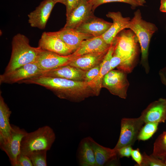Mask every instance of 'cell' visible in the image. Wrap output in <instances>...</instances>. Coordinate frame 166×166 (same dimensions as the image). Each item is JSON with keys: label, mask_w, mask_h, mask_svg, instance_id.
Returning a JSON list of instances; mask_svg holds the SVG:
<instances>
[{"label": "cell", "mask_w": 166, "mask_h": 166, "mask_svg": "<svg viewBox=\"0 0 166 166\" xmlns=\"http://www.w3.org/2000/svg\"><path fill=\"white\" fill-rule=\"evenodd\" d=\"M18 83L42 86L51 91L59 98L74 102H80L86 98L96 96L89 84L85 81L39 75L21 81Z\"/></svg>", "instance_id": "obj_1"}, {"label": "cell", "mask_w": 166, "mask_h": 166, "mask_svg": "<svg viewBox=\"0 0 166 166\" xmlns=\"http://www.w3.org/2000/svg\"><path fill=\"white\" fill-rule=\"evenodd\" d=\"M116 45L113 53L121 59V63L117 68L127 73L134 68L138 54L137 38L131 30H124L115 38Z\"/></svg>", "instance_id": "obj_2"}, {"label": "cell", "mask_w": 166, "mask_h": 166, "mask_svg": "<svg viewBox=\"0 0 166 166\" xmlns=\"http://www.w3.org/2000/svg\"><path fill=\"white\" fill-rule=\"evenodd\" d=\"M11 45L10 58L4 73L10 72L25 65L34 62L42 49L38 46H31L29 38L20 33L14 36Z\"/></svg>", "instance_id": "obj_3"}, {"label": "cell", "mask_w": 166, "mask_h": 166, "mask_svg": "<svg viewBox=\"0 0 166 166\" xmlns=\"http://www.w3.org/2000/svg\"><path fill=\"white\" fill-rule=\"evenodd\" d=\"M128 29L134 33L137 38L141 53L140 64L147 74L150 70L148 62L149 45L152 37L157 28L154 24L143 20L140 10H138L130 21Z\"/></svg>", "instance_id": "obj_4"}, {"label": "cell", "mask_w": 166, "mask_h": 166, "mask_svg": "<svg viewBox=\"0 0 166 166\" xmlns=\"http://www.w3.org/2000/svg\"><path fill=\"white\" fill-rule=\"evenodd\" d=\"M55 139L56 135L53 129L48 125L27 132L22 139L20 153L28 156L34 151L49 150Z\"/></svg>", "instance_id": "obj_5"}, {"label": "cell", "mask_w": 166, "mask_h": 166, "mask_svg": "<svg viewBox=\"0 0 166 166\" xmlns=\"http://www.w3.org/2000/svg\"><path fill=\"white\" fill-rule=\"evenodd\" d=\"M144 123L140 116L136 118H122L119 138L114 149L117 151L124 146L132 145L137 140L139 132Z\"/></svg>", "instance_id": "obj_6"}, {"label": "cell", "mask_w": 166, "mask_h": 166, "mask_svg": "<svg viewBox=\"0 0 166 166\" xmlns=\"http://www.w3.org/2000/svg\"><path fill=\"white\" fill-rule=\"evenodd\" d=\"M127 74L119 69L110 70L104 77L102 87L106 89L113 95L126 99L129 85Z\"/></svg>", "instance_id": "obj_7"}, {"label": "cell", "mask_w": 166, "mask_h": 166, "mask_svg": "<svg viewBox=\"0 0 166 166\" xmlns=\"http://www.w3.org/2000/svg\"><path fill=\"white\" fill-rule=\"evenodd\" d=\"M74 57L72 54L61 55L42 49L34 62L44 72L68 65Z\"/></svg>", "instance_id": "obj_8"}, {"label": "cell", "mask_w": 166, "mask_h": 166, "mask_svg": "<svg viewBox=\"0 0 166 166\" xmlns=\"http://www.w3.org/2000/svg\"><path fill=\"white\" fill-rule=\"evenodd\" d=\"M43 71L35 62L23 65L0 75V84H12L41 75Z\"/></svg>", "instance_id": "obj_9"}, {"label": "cell", "mask_w": 166, "mask_h": 166, "mask_svg": "<svg viewBox=\"0 0 166 166\" xmlns=\"http://www.w3.org/2000/svg\"><path fill=\"white\" fill-rule=\"evenodd\" d=\"M11 126L9 139L6 142L0 144V148L8 156L11 165L16 166L17 156L20 152L22 139L27 132L17 125L11 124Z\"/></svg>", "instance_id": "obj_10"}, {"label": "cell", "mask_w": 166, "mask_h": 166, "mask_svg": "<svg viewBox=\"0 0 166 166\" xmlns=\"http://www.w3.org/2000/svg\"><path fill=\"white\" fill-rule=\"evenodd\" d=\"M56 4L53 0H44L35 10L28 15V22L31 26L44 29Z\"/></svg>", "instance_id": "obj_11"}, {"label": "cell", "mask_w": 166, "mask_h": 166, "mask_svg": "<svg viewBox=\"0 0 166 166\" xmlns=\"http://www.w3.org/2000/svg\"><path fill=\"white\" fill-rule=\"evenodd\" d=\"M38 47L61 55H68L73 53L66 44L53 32H43L39 41Z\"/></svg>", "instance_id": "obj_12"}, {"label": "cell", "mask_w": 166, "mask_h": 166, "mask_svg": "<svg viewBox=\"0 0 166 166\" xmlns=\"http://www.w3.org/2000/svg\"><path fill=\"white\" fill-rule=\"evenodd\" d=\"M144 123H164L166 120V99L160 98L150 103L140 116Z\"/></svg>", "instance_id": "obj_13"}, {"label": "cell", "mask_w": 166, "mask_h": 166, "mask_svg": "<svg viewBox=\"0 0 166 166\" xmlns=\"http://www.w3.org/2000/svg\"><path fill=\"white\" fill-rule=\"evenodd\" d=\"M92 6L87 0H80L77 6L66 17L64 27L75 29L93 15Z\"/></svg>", "instance_id": "obj_14"}, {"label": "cell", "mask_w": 166, "mask_h": 166, "mask_svg": "<svg viewBox=\"0 0 166 166\" xmlns=\"http://www.w3.org/2000/svg\"><path fill=\"white\" fill-rule=\"evenodd\" d=\"M112 24V23L97 18L93 14L75 29L82 33L97 37L104 34Z\"/></svg>", "instance_id": "obj_15"}, {"label": "cell", "mask_w": 166, "mask_h": 166, "mask_svg": "<svg viewBox=\"0 0 166 166\" xmlns=\"http://www.w3.org/2000/svg\"><path fill=\"white\" fill-rule=\"evenodd\" d=\"M106 16L111 18L113 22L110 27L101 35L104 41L111 45L117 34L125 29H128L131 19L123 17L120 12H109Z\"/></svg>", "instance_id": "obj_16"}, {"label": "cell", "mask_w": 166, "mask_h": 166, "mask_svg": "<svg viewBox=\"0 0 166 166\" xmlns=\"http://www.w3.org/2000/svg\"><path fill=\"white\" fill-rule=\"evenodd\" d=\"M53 32L66 44L72 53L77 50L84 40L93 37L91 35L79 32L75 29L64 27Z\"/></svg>", "instance_id": "obj_17"}, {"label": "cell", "mask_w": 166, "mask_h": 166, "mask_svg": "<svg viewBox=\"0 0 166 166\" xmlns=\"http://www.w3.org/2000/svg\"><path fill=\"white\" fill-rule=\"evenodd\" d=\"M110 45L104 41L101 36L93 37L84 40L72 54L75 57L86 54L107 51Z\"/></svg>", "instance_id": "obj_18"}, {"label": "cell", "mask_w": 166, "mask_h": 166, "mask_svg": "<svg viewBox=\"0 0 166 166\" xmlns=\"http://www.w3.org/2000/svg\"><path fill=\"white\" fill-rule=\"evenodd\" d=\"M86 71L69 65L44 72L40 75L59 77L77 81H85Z\"/></svg>", "instance_id": "obj_19"}, {"label": "cell", "mask_w": 166, "mask_h": 166, "mask_svg": "<svg viewBox=\"0 0 166 166\" xmlns=\"http://www.w3.org/2000/svg\"><path fill=\"white\" fill-rule=\"evenodd\" d=\"M95 155L97 166L111 164L117 160V151L101 145L88 136Z\"/></svg>", "instance_id": "obj_20"}, {"label": "cell", "mask_w": 166, "mask_h": 166, "mask_svg": "<svg viewBox=\"0 0 166 166\" xmlns=\"http://www.w3.org/2000/svg\"><path fill=\"white\" fill-rule=\"evenodd\" d=\"M116 45L114 40L110 45L109 49L101 64V68L97 76L89 83L95 93L96 96H98L102 88V82L105 76L110 70V61L114 52Z\"/></svg>", "instance_id": "obj_21"}, {"label": "cell", "mask_w": 166, "mask_h": 166, "mask_svg": "<svg viewBox=\"0 0 166 166\" xmlns=\"http://www.w3.org/2000/svg\"><path fill=\"white\" fill-rule=\"evenodd\" d=\"M108 51L86 54L74 57L68 65L87 71L100 65Z\"/></svg>", "instance_id": "obj_22"}, {"label": "cell", "mask_w": 166, "mask_h": 166, "mask_svg": "<svg viewBox=\"0 0 166 166\" xmlns=\"http://www.w3.org/2000/svg\"><path fill=\"white\" fill-rule=\"evenodd\" d=\"M11 111L0 93V144L7 141L10 138L12 128L10 118Z\"/></svg>", "instance_id": "obj_23"}, {"label": "cell", "mask_w": 166, "mask_h": 166, "mask_svg": "<svg viewBox=\"0 0 166 166\" xmlns=\"http://www.w3.org/2000/svg\"><path fill=\"white\" fill-rule=\"evenodd\" d=\"M77 158L80 166H97L93 151L88 137L81 140L77 150Z\"/></svg>", "instance_id": "obj_24"}, {"label": "cell", "mask_w": 166, "mask_h": 166, "mask_svg": "<svg viewBox=\"0 0 166 166\" xmlns=\"http://www.w3.org/2000/svg\"><path fill=\"white\" fill-rule=\"evenodd\" d=\"M152 154L164 161L166 160V131L163 132L156 140Z\"/></svg>", "instance_id": "obj_25"}, {"label": "cell", "mask_w": 166, "mask_h": 166, "mask_svg": "<svg viewBox=\"0 0 166 166\" xmlns=\"http://www.w3.org/2000/svg\"><path fill=\"white\" fill-rule=\"evenodd\" d=\"M159 124L152 122L145 123L139 132L137 139L139 140L145 141L150 139L157 131Z\"/></svg>", "instance_id": "obj_26"}, {"label": "cell", "mask_w": 166, "mask_h": 166, "mask_svg": "<svg viewBox=\"0 0 166 166\" xmlns=\"http://www.w3.org/2000/svg\"><path fill=\"white\" fill-rule=\"evenodd\" d=\"M42 150L33 151L28 156L33 166H47V152Z\"/></svg>", "instance_id": "obj_27"}, {"label": "cell", "mask_w": 166, "mask_h": 166, "mask_svg": "<svg viewBox=\"0 0 166 166\" xmlns=\"http://www.w3.org/2000/svg\"><path fill=\"white\" fill-rule=\"evenodd\" d=\"M142 155L143 160L140 166H166L162 160L152 154L148 155L144 152Z\"/></svg>", "instance_id": "obj_28"}, {"label": "cell", "mask_w": 166, "mask_h": 166, "mask_svg": "<svg viewBox=\"0 0 166 166\" xmlns=\"http://www.w3.org/2000/svg\"><path fill=\"white\" fill-rule=\"evenodd\" d=\"M89 2L91 4L94 12L95 9L100 5L107 3L113 2H119L130 4L132 8L141 6L135 0H89Z\"/></svg>", "instance_id": "obj_29"}, {"label": "cell", "mask_w": 166, "mask_h": 166, "mask_svg": "<svg viewBox=\"0 0 166 166\" xmlns=\"http://www.w3.org/2000/svg\"><path fill=\"white\" fill-rule=\"evenodd\" d=\"M101 68V64L86 71L85 81L89 83L98 75Z\"/></svg>", "instance_id": "obj_30"}, {"label": "cell", "mask_w": 166, "mask_h": 166, "mask_svg": "<svg viewBox=\"0 0 166 166\" xmlns=\"http://www.w3.org/2000/svg\"><path fill=\"white\" fill-rule=\"evenodd\" d=\"M16 166H33L29 157L20 153L17 156Z\"/></svg>", "instance_id": "obj_31"}, {"label": "cell", "mask_w": 166, "mask_h": 166, "mask_svg": "<svg viewBox=\"0 0 166 166\" xmlns=\"http://www.w3.org/2000/svg\"><path fill=\"white\" fill-rule=\"evenodd\" d=\"M132 148L131 146H126L117 150L118 156L120 158L124 157H129L131 156Z\"/></svg>", "instance_id": "obj_32"}, {"label": "cell", "mask_w": 166, "mask_h": 166, "mask_svg": "<svg viewBox=\"0 0 166 166\" xmlns=\"http://www.w3.org/2000/svg\"><path fill=\"white\" fill-rule=\"evenodd\" d=\"M131 156L133 160L136 163L135 165L137 166H140L143 160L142 155L140 152L139 148L132 149Z\"/></svg>", "instance_id": "obj_33"}, {"label": "cell", "mask_w": 166, "mask_h": 166, "mask_svg": "<svg viewBox=\"0 0 166 166\" xmlns=\"http://www.w3.org/2000/svg\"><path fill=\"white\" fill-rule=\"evenodd\" d=\"M80 0H66V17H67L72 11L77 6Z\"/></svg>", "instance_id": "obj_34"}, {"label": "cell", "mask_w": 166, "mask_h": 166, "mask_svg": "<svg viewBox=\"0 0 166 166\" xmlns=\"http://www.w3.org/2000/svg\"><path fill=\"white\" fill-rule=\"evenodd\" d=\"M160 11L161 12L166 13V0H160Z\"/></svg>", "instance_id": "obj_35"}, {"label": "cell", "mask_w": 166, "mask_h": 166, "mask_svg": "<svg viewBox=\"0 0 166 166\" xmlns=\"http://www.w3.org/2000/svg\"><path fill=\"white\" fill-rule=\"evenodd\" d=\"M159 75L162 83L166 86V78L162 72L160 70L159 72Z\"/></svg>", "instance_id": "obj_36"}, {"label": "cell", "mask_w": 166, "mask_h": 166, "mask_svg": "<svg viewBox=\"0 0 166 166\" xmlns=\"http://www.w3.org/2000/svg\"><path fill=\"white\" fill-rule=\"evenodd\" d=\"M55 4L59 2L65 5L66 4V0H53Z\"/></svg>", "instance_id": "obj_37"}, {"label": "cell", "mask_w": 166, "mask_h": 166, "mask_svg": "<svg viewBox=\"0 0 166 166\" xmlns=\"http://www.w3.org/2000/svg\"><path fill=\"white\" fill-rule=\"evenodd\" d=\"M136 2L140 4L141 6L144 5V4L145 3V0H135Z\"/></svg>", "instance_id": "obj_38"}, {"label": "cell", "mask_w": 166, "mask_h": 166, "mask_svg": "<svg viewBox=\"0 0 166 166\" xmlns=\"http://www.w3.org/2000/svg\"><path fill=\"white\" fill-rule=\"evenodd\" d=\"M166 78V66L160 70Z\"/></svg>", "instance_id": "obj_39"}, {"label": "cell", "mask_w": 166, "mask_h": 166, "mask_svg": "<svg viewBox=\"0 0 166 166\" xmlns=\"http://www.w3.org/2000/svg\"><path fill=\"white\" fill-rule=\"evenodd\" d=\"M88 0V1H89V0Z\"/></svg>", "instance_id": "obj_40"}]
</instances>
